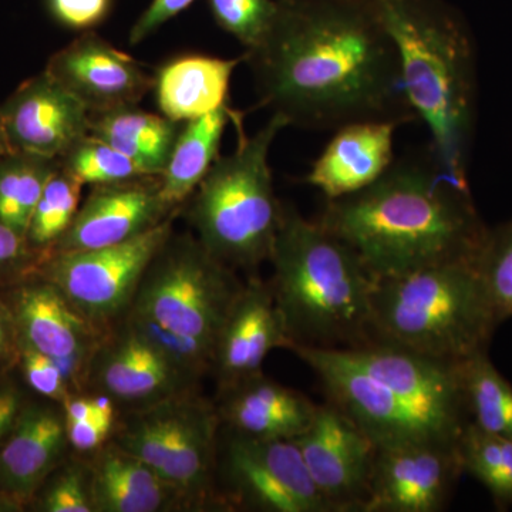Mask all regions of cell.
<instances>
[{
    "label": "cell",
    "instance_id": "cell-33",
    "mask_svg": "<svg viewBox=\"0 0 512 512\" xmlns=\"http://www.w3.org/2000/svg\"><path fill=\"white\" fill-rule=\"evenodd\" d=\"M208 5L217 25L234 36L245 52L262 42L278 12L276 0H208Z\"/></svg>",
    "mask_w": 512,
    "mask_h": 512
},
{
    "label": "cell",
    "instance_id": "cell-9",
    "mask_svg": "<svg viewBox=\"0 0 512 512\" xmlns=\"http://www.w3.org/2000/svg\"><path fill=\"white\" fill-rule=\"evenodd\" d=\"M244 282L191 234L171 235L147 266L127 315L150 320L215 350Z\"/></svg>",
    "mask_w": 512,
    "mask_h": 512
},
{
    "label": "cell",
    "instance_id": "cell-30",
    "mask_svg": "<svg viewBox=\"0 0 512 512\" xmlns=\"http://www.w3.org/2000/svg\"><path fill=\"white\" fill-rule=\"evenodd\" d=\"M82 188L83 184L64 171L62 165L47 183L26 234L30 247L45 258L76 217Z\"/></svg>",
    "mask_w": 512,
    "mask_h": 512
},
{
    "label": "cell",
    "instance_id": "cell-19",
    "mask_svg": "<svg viewBox=\"0 0 512 512\" xmlns=\"http://www.w3.org/2000/svg\"><path fill=\"white\" fill-rule=\"evenodd\" d=\"M291 345L269 282L258 278L244 282L215 343L211 372L218 390L224 392L261 375L269 352Z\"/></svg>",
    "mask_w": 512,
    "mask_h": 512
},
{
    "label": "cell",
    "instance_id": "cell-7",
    "mask_svg": "<svg viewBox=\"0 0 512 512\" xmlns=\"http://www.w3.org/2000/svg\"><path fill=\"white\" fill-rule=\"evenodd\" d=\"M285 127L289 123L279 114L251 137L238 126L237 148L217 158L188 198L195 237L234 271H255L274 251L284 205L276 198L269 151Z\"/></svg>",
    "mask_w": 512,
    "mask_h": 512
},
{
    "label": "cell",
    "instance_id": "cell-10",
    "mask_svg": "<svg viewBox=\"0 0 512 512\" xmlns=\"http://www.w3.org/2000/svg\"><path fill=\"white\" fill-rule=\"evenodd\" d=\"M215 504L258 512H333L292 440L244 436L220 426Z\"/></svg>",
    "mask_w": 512,
    "mask_h": 512
},
{
    "label": "cell",
    "instance_id": "cell-36",
    "mask_svg": "<svg viewBox=\"0 0 512 512\" xmlns=\"http://www.w3.org/2000/svg\"><path fill=\"white\" fill-rule=\"evenodd\" d=\"M19 362L26 383L29 384L33 392L45 397L49 402L60 404L73 396L62 370L49 356L29 348V346L20 345Z\"/></svg>",
    "mask_w": 512,
    "mask_h": 512
},
{
    "label": "cell",
    "instance_id": "cell-11",
    "mask_svg": "<svg viewBox=\"0 0 512 512\" xmlns=\"http://www.w3.org/2000/svg\"><path fill=\"white\" fill-rule=\"evenodd\" d=\"M180 211L123 244L46 256L33 275L55 285L97 328L109 330L130 311L141 278L173 235Z\"/></svg>",
    "mask_w": 512,
    "mask_h": 512
},
{
    "label": "cell",
    "instance_id": "cell-21",
    "mask_svg": "<svg viewBox=\"0 0 512 512\" xmlns=\"http://www.w3.org/2000/svg\"><path fill=\"white\" fill-rule=\"evenodd\" d=\"M392 121H356L335 130V136L306 175L326 200L365 190L394 163Z\"/></svg>",
    "mask_w": 512,
    "mask_h": 512
},
{
    "label": "cell",
    "instance_id": "cell-12",
    "mask_svg": "<svg viewBox=\"0 0 512 512\" xmlns=\"http://www.w3.org/2000/svg\"><path fill=\"white\" fill-rule=\"evenodd\" d=\"M8 303L20 345L49 356L70 393L87 386L90 362L107 330L74 309L55 285L33 275L13 284Z\"/></svg>",
    "mask_w": 512,
    "mask_h": 512
},
{
    "label": "cell",
    "instance_id": "cell-34",
    "mask_svg": "<svg viewBox=\"0 0 512 512\" xmlns=\"http://www.w3.org/2000/svg\"><path fill=\"white\" fill-rule=\"evenodd\" d=\"M35 498L36 511L96 512L89 466L72 463L57 467Z\"/></svg>",
    "mask_w": 512,
    "mask_h": 512
},
{
    "label": "cell",
    "instance_id": "cell-24",
    "mask_svg": "<svg viewBox=\"0 0 512 512\" xmlns=\"http://www.w3.org/2000/svg\"><path fill=\"white\" fill-rule=\"evenodd\" d=\"M89 470L96 512H157L178 504L153 468L113 440L97 450Z\"/></svg>",
    "mask_w": 512,
    "mask_h": 512
},
{
    "label": "cell",
    "instance_id": "cell-22",
    "mask_svg": "<svg viewBox=\"0 0 512 512\" xmlns=\"http://www.w3.org/2000/svg\"><path fill=\"white\" fill-rule=\"evenodd\" d=\"M318 404L305 394L261 375L220 393L221 426L244 436L293 440L308 429Z\"/></svg>",
    "mask_w": 512,
    "mask_h": 512
},
{
    "label": "cell",
    "instance_id": "cell-15",
    "mask_svg": "<svg viewBox=\"0 0 512 512\" xmlns=\"http://www.w3.org/2000/svg\"><path fill=\"white\" fill-rule=\"evenodd\" d=\"M45 72L90 114L137 106L154 84L134 57L92 30L50 57Z\"/></svg>",
    "mask_w": 512,
    "mask_h": 512
},
{
    "label": "cell",
    "instance_id": "cell-41",
    "mask_svg": "<svg viewBox=\"0 0 512 512\" xmlns=\"http://www.w3.org/2000/svg\"><path fill=\"white\" fill-rule=\"evenodd\" d=\"M25 404L18 384L5 375L0 376V446L15 426Z\"/></svg>",
    "mask_w": 512,
    "mask_h": 512
},
{
    "label": "cell",
    "instance_id": "cell-25",
    "mask_svg": "<svg viewBox=\"0 0 512 512\" xmlns=\"http://www.w3.org/2000/svg\"><path fill=\"white\" fill-rule=\"evenodd\" d=\"M242 114L231 106L183 123L163 174L161 198L170 208H183L212 164L220 157L222 134L229 123H242Z\"/></svg>",
    "mask_w": 512,
    "mask_h": 512
},
{
    "label": "cell",
    "instance_id": "cell-38",
    "mask_svg": "<svg viewBox=\"0 0 512 512\" xmlns=\"http://www.w3.org/2000/svg\"><path fill=\"white\" fill-rule=\"evenodd\" d=\"M57 23L76 32H90L110 15L113 0H46Z\"/></svg>",
    "mask_w": 512,
    "mask_h": 512
},
{
    "label": "cell",
    "instance_id": "cell-28",
    "mask_svg": "<svg viewBox=\"0 0 512 512\" xmlns=\"http://www.w3.org/2000/svg\"><path fill=\"white\" fill-rule=\"evenodd\" d=\"M461 372L471 423L512 440V384L498 372L488 350L464 360Z\"/></svg>",
    "mask_w": 512,
    "mask_h": 512
},
{
    "label": "cell",
    "instance_id": "cell-14",
    "mask_svg": "<svg viewBox=\"0 0 512 512\" xmlns=\"http://www.w3.org/2000/svg\"><path fill=\"white\" fill-rule=\"evenodd\" d=\"M463 473L458 447L439 444L377 447L369 498L363 512L446 510Z\"/></svg>",
    "mask_w": 512,
    "mask_h": 512
},
{
    "label": "cell",
    "instance_id": "cell-40",
    "mask_svg": "<svg viewBox=\"0 0 512 512\" xmlns=\"http://www.w3.org/2000/svg\"><path fill=\"white\" fill-rule=\"evenodd\" d=\"M116 421L107 419H96L86 421H67V441L74 450L97 451L107 443L114 430Z\"/></svg>",
    "mask_w": 512,
    "mask_h": 512
},
{
    "label": "cell",
    "instance_id": "cell-35",
    "mask_svg": "<svg viewBox=\"0 0 512 512\" xmlns=\"http://www.w3.org/2000/svg\"><path fill=\"white\" fill-rule=\"evenodd\" d=\"M123 319L188 375L198 380L204 373L210 372L214 359V349L210 346L200 340L185 338L171 332L150 320L130 315L124 316Z\"/></svg>",
    "mask_w": 512,
    "mask_h": 512
},
{
    "label": "cell",
    "instance_id": "cell-29",
    "mask_svg": "<svg viewBox=\"0 0 512 512\" xmlns=\"http://www.w3.org/2000/svg\"><path fill=\"white\" fill-rule=\"evenodd\" d=\"M464 473L487 488L495 507H512V440L470 423L458 441Z\"/></svg>",
    "mask_w": 512,
    "mask_h": 512
},
{
    "label": "cell",
    "instance_id": "cell-20",
    "mask_svg": "<svg viewBox=\"0 0 512 512\" xmlns=\"http://www.w3.org/2000/svg\"><path fill=\"white\" fill-rule=\"evenodd\" d=\"M67 444L63 409L26 403L0 446V494L23 508L32 503L59 467Z\"/></svg>",
    "mask_w": 512,
    "mask_h": 512
},
{
    "label": "cell",
    "instance_id": "cell-18",
    "mask_svg": "<svg viewBox=\"0 0 512 512\" xmlns=\"http://www.w3.org/2000/svg\"><path fill=\"white\" fill-rule=\"evenodd\" d=\"M13 153L63 156L90 134V111L43 70L20 84L0 106Z\"/></svg>",
    "mask_w": 512,
    "mask_h": 512
},
{
    "label": "cell",
    "instance_id": "cell-13",
    "mask_svg": "<svg viewBox=\"0 0 512 512\" xmlns=\"http://www.w3.org/2000/svg\"><path fill=\"white\" fill-rule=\"evenodd\" d=\"M333 512H363L377 446L336 404H318L308 429L292 440Z\"/></svg>",
    "mask_w": 512,
    "mask_h": 512
},
{
    "label": "cell",
    "instance_id": "cell-6",
    "mask_svg": "<svg viewBox=\"0 0 512 512\" xmlns=\"http://www.w3.org/2000/svg\"><path fill=\"white\" fill-rule=\"evenodd\" d=\"M497 328L476 262L430 266L373 286V342L463 362L488 350Z\"/></svg>",
    "mask_w": 512,
    "mask_h": 512
},
{
    "label": "cell",
    "instance_id": "cell-1",
    "mask_svg": "<svg viewBox=\"0 0 512 512\" xmlns=\"http://www.w3.org/2000/svg\"><path fill=\"white\" fill-rule=\"evenodd\" d=\"M276 2L271 29L244 53L259 106L313 130L417 119L392 39L369 0Z\"/></svg>",
    "mask_w": 512,
    "mask_h": 512
},
{
    "label": "cell",
    "instance_id": "cell-3",
    "mask_svg": "<svg viewBox=\"0 0 512 512\" xmlns=\"http://www.w3.org/2000/svg\"><path fill=\"white\" fill-rule=\"evenodd\" d=\"M289 350L318 376L329 402L379 448L458 447L471 423L464 360L433 359L382 342L346 349L293 345Z\"/></svg>",
    "mask_w": 512,
    "mask_h": 512
},
{
    "label": "cell",
    "instance_id": "cell-17",
    "mask_svg": "<svg viewBox=\"0 0 512 512\" xmlns=\"http://www.w3.org/2000/svg\"><path fill=\"white\" fill-rule=\"evenodd\" d=\"M180 210L168 207L161 198L160 175L94 185L49 255L123 244Z\"/></svg>",
    "mask_w": 512,
    "mask_h": 512
},
{
    "label": "cell",
    "instance_id": "cell-44",
    "mask_svg": "<svg viewBox=\"0 0 512 512\" xmlns=\"http://www.w3.org/2000/svg\"><path fill=\"white\" fill-rule=\"evenodd\" d=\"M13 150L10 147L8 137H6L5 127H3L2 114H0V157L12 154Z\"/></svg>",
    "mask_w": 512,
    "mask_h": 512
},
{
    "label": "cell",
    "instance_id": "cell-8",
    "mask_svg": "<svg viewBox=\"0 0 512 512\" xmlns=\"http://www.w3.org/2000/svg\"><path fill=\"white\" fill-rule=\"evenodd\" d=\"M221 420L195 390L136 407L114 424L113 441L153 468L178 504H215V463Z\"/></svg>",
    "mask_w": 512,
    "mask_h": 512
},
{
    "label": "cell",
    "instance_id": "cell-16",
    "mask_svg": "<svg viewBox=\"0 0 512 512\" xmlns=\"http://www.w3.org/2000/svg\"><path fill=\"white\" fill-rule=\"evenodd\" d=\"M197 382L124 319L119 329L104 333L87 377V386L137 407L195 390Z\"/></svg>",
    "mask_w": 512,
    "mask_h": 512
},
{
    "label": "cell",
    "instance_id": "cell-37",
    "mask_svg": "<svg viewBox=\"0 0 512 512\" xmlns=\"http://www.w3.org/2000/svg\"><path fill=\"white\" fill-rule=\"evenodd\" d=\"M45 256L30 247L28 238L0 220V284H16L35 274Z\"/></svg>",
    "mask_w": 512,
    "mask_h": 512
},
{
    "label": "cell",
    "instance_id": "cell-32",
    "mask_svg": "<svg viewBox=\"0 0 512 512\" xmlns=\"http://www.w3.org/2000/svg\"><path fill=\"white\" fill-rule=\"evenodd\" d=\"M476 268L495 323L512 318V220L488 229Z\"/></svg>",
    "mask_w": 512,
    "mask_h": 512
},
{
    "label": "cell",
    "instance_id": "cell-31",
    "mask_svg": "<svg viewBox=\"0 0 512 512\" xmlns=\"http://www.w3.org/2000/svg\"><path fill=\"white\" fill-rule=\"evenodd\" d=\"M59 160L64 171L93 187L151 175L133 158L92 134L77 141Z\"/></svg>",
    "mask_w": 512,
    "mask_h": 512
},
{
    "label": "cell",
    "instance_id": "cell-27",
    "mask_svg": "<svg viewBox=\"0 0 512 512\" xmlns=\"http://www.w3.org/2000/svg\"><path fill=\"white\" fill-rule=\"evenodd\" d=\"M60 160L28 153L0 157V220L28 234L30 220Z\"/></svg>",
    "mask_w": 512,
    "mask_h": 512
},
{
    "label": "cell",
    "instance_id": "cell-5",
    "mask_svg": "<svg viewBox=\"0 0 512 512\" xmlns=\"http://www.w3.org/2000/svg\"><path fill=\"white\" fill-rule=\"evenodd\" d=\"M271 285L292 345L346 349L373 342L375 281L318 220L284 205L271 259Z\"/></svg>",
    "mask_w": 512,
    "mask_h": 512
},
{
    "label": "cell",
    "instance_id": "cell-43",
    "mask_svg": "<svg viewBox=\"0 0 512 512\" xmlns=\"http://www.w3.org/2000/svg\"><path fill=\"white\" fill-rule=\"evenodd\" d=\"M62 409L67 421L99 419L96 410H94L92 397L76 396V394H73L62 404ZM100 419H103V417H100Z\"/></svg>",
    "mask_w": 512,
    "mask_h": 512
},
{
    "label": "cell",
    "instance_id": "cell-2",
    "mask_svg": "<svg viewBox=\"0 0 512 512\" xmlns=\"http://www.w3.org/2000/svg\"><path fill=\"white\" fill-rule=\"evenodd\" d=\"M320 224L342 239L373 281L450 262H476L488 228L470 187L431 161L393 163L365 190L328 200Z\"/></svg>",
    "mask_w": 512,
    "mask_h": 512
},
{
    "label": "cell",
    "instance_id": "cell-39",
    "mask_svg": "<svg viewBox=\"0 0 512 512\" xmlns=\"http://www.w3.org/2000/svg\"><path fill=\"white\" fill-rule=\"evenodd\" d=\"M194 2L195 0H153L131 28L128 36L130 45H138L146 40L168 20L174 19L185 9L190 8Z\"/></svg>",
    "mask_w": 512,
    "mask_h": 512
},
{
    "label": "cell",
    "instance_id": "cell-4",
    "mask_svg": "<svg viewBox=\"0 0 512 512\" xmlns=\"http://www.w3.org/2000/svg\"><path fill=\"white\" fill-rule=\"evenodd\" d=\"M392 39L407 100L423 120L437 164L468 184L473 130V46L456 13L440 0H369Z\"/></svg>",
    "mask_w": 512,
    "mask_h": 512
},
{
    "label": "cell",
    "instance_id": "cell-23",
    "mask_svg": "<svg viewBox=\"0 0 512 512\" xmlns=\"http://www.w3.org/2000/svg\"><path fill=\"white\" fill-rule=\"evenodd\" d=\"M245 55L221 59L204 55L175 57L154 76V96L161 114L175 123L200 119L229 106L231 77Z\"/></svg>",
    "mask_w": 512,
    "mask_h": 512
},
{
    "label": "cell",
    "instance_id": "cell-26",
    "mask_svg": "<svg viewBox=\"0 0 512 512\" xmlns=\"http://www.w3.org/2000/svg\"><path fill=\"white\" fill-rule=\"evenodd\" d=\"M90 134L133 158L151 175L163 174L183 124L137 106L90 114Z\"/></svg>",
    "mask_w": 512,
    "mask_h": 512
},
{
    "label": "cell",
    "instance_id": "cell-42",
    "mask_svg": "<svg viewBox=\"0 0 512 512\" xmlns=\"http://www.w3.org/2000/svg\"><path fill=\"white\" fill-rule=\"evenodd\" d=\"M20 342L8 303L0 299V376L19 360Z\"/></svg>",
    "mask_w": 512,
    "mask_h": 512
}]
</instances>
